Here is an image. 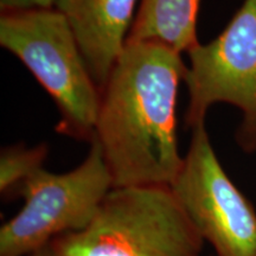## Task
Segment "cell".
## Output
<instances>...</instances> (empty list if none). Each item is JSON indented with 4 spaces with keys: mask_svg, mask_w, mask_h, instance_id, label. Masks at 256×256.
I'll use <instances>...</instances> for the list:
<instances>
[{
    "mask_svg": "<svg viewBox=\"0 0 256 256\" xmlns=\"http://www.w3.org/2000/svg\"><path fill=\"white\" fill-rule=\"evenodd\" d=\"M188 66L156 43H126L101 90L92 140L114 188L171 186L183 166L177 96Z\"/></svg>",
    "mask_w": 256,
    "mask_h": 256,
    "instance_id": "1",
    "label": "cell"
},
{
    "mask_svg": "<svg viewBox=\"0 0 256 256\" xmlns=\"http://www.w3.org/2000/svg\"><path fill=\"white\" fill-rule=\"evenodd\" d=\"M0 44L23 62L55 101L60 114L57 132L90 142L101 92L66 17L56 8L2 11Z\"/></svg>",
    "mask_w": 256,
    "mask_h": 256,
    "instance_id": "2",
    "label": "cell"
},
{
    "mask_svg": "<svg viewBox=\"0 0 256 256\" xmlns=\"http://www.w3.org/2000/svg\"><path fill=\"white\" fill-rule=\"evenodd\" d=\"M64 256H200L204 241L170 186L113 188L84 230L52 241Z\"/></svg>",
    "mask_w": 256,
    "mask_h": 256,
    "instance_id": "3",
    "label": "cell"
},
{
    "mask_svg": "<svg viewBox=\"0 0 256 256\" xmlns=\"http://www.w3.org/2000/svg\"><path fill=\"white\" fill-rule=\"evenodd\" d=\"M113 188L95 140L82 164L72 171L57 174L38 170L18 192L24 206L0 228V256H28L60 236L84 230Z\"/></svg>",
    "mask_w": 256,
    "mask_h": 256,
    "instance_id": "4",
    "label": "cell"
},
{
    "mask_svg": "<svg viewBox=\"0 0 256 256\" xmlns=\"http://www.w3.org/2000/svg\"><path fill=\"white\" fill-rule=\"evenodd\" d=\"M184 75L190 96L188 127L206 124L212 104L238 108L241 124L235 138L242 151H256V0H244L226 28L208 44L188 54Z\"/></svg>",
    "mask_w": 256,
    "mask_h": 256,
    "instance_id": "5",
    "label": "cell"
},
{
    "mask_svg": "<svg viewBox=\"0 0 256 256\" xmlns=\"http://www.w3.org/2000/svg\"><path fill=\"white\" fill-rule=\"evenodd\" d=\"M170 188L216 256H256V211L220 165L206 124L192 128L183 166Z\"/></svg>",
    "mask_w": 256,
    "mask_h": 256,
    "instance_id": "6",
    "label": "cell"
},
{
    "mask_svg": "<svg viewBox=\"0 0 256 256\" xmlns=\"http://www.w3.org/2000/svg\"><path fill=\"white\" fill-rule=\"evenodd\" d=\"M138 2L139 0H56L55 8L68 20L100 92L126 46Z\"/></svg>",
    "mask_w": 256,
    "mask_h": 256,
    "instance_id": "7",
    "label": "cell"
},
{
    "mask_svg": "<svg viewBox=\"0 0 256 256\" xmlns=\"http://www.w3.org/2000/svg\"><path fill=\"white\" fill-rule=\"evenodd\" d=\"M200 0H140L127 43H156L188 54L200 44Z\"/></svg>",
    "mask_w": 256,
    "mask_h": 256,
    "instance_id": "8",
    "label": "cell"
},
{
    "mask_svg": "<svg viewBox=\"0 0 256 256\" xmlns=\"http://www.w3.org/2000/svg\"><path fill=\"white\" fill-rule=\"evenodd\" d=\"M48 156L46 144L34 147H6L0 156V192L2 196H18L23 184L43 168Z\"/></svg>",
    "mask_w": 256,
    "mask_h": 256,
    "instance_id": "9",
    "label": "cell"
},
{
    "mask_svg": "<svg viewBox=\"0 0 256 256\" xmlns=\"http://www.w3.org/2000/svg\"><path fill=\"white\" fill-rule=\"evenodd\" d=\"M56 0H0L2 11L22 8H55Z\"/></svg>",
    "mask_w": 256,
    "mask_h": 256,
    "instance_id": "10",
    "label": "cell"
},
{
    "mask_svg": "<svg viewBox=\"0 0 256 256\" xmlns=\"http://www.w3.org/2000/svg\"><path fill=\"white\" fill-rule=\"evenodd\" d=\"M28 256H64V255L55 247V246H54V243L51 242L50 244L44 246V247L32 252L31 254H28Z\"/></svg>",
    "mask_w": 256,
    "mask_h": 256,
    "instance_id": "11",
    "label": "cell"
}]
</instances>
